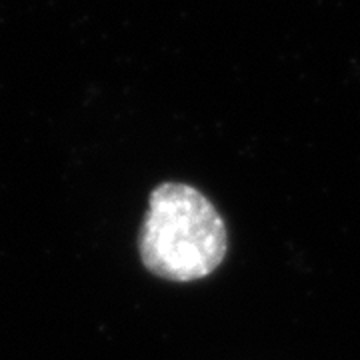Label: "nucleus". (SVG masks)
<instances>
[{
	"label": "nucleus",
	"instance_id": "f257e3e1",
	"mask_svg": "<svg viewBox=\"0 0 360 360\" xmlns=\"http://www.w3.org/2000/svg\"><path fill=\"white\" fill-rule=\"evenodd\" d=\"M139 255L144 269L162 281H202L229 255V229L205 193L184 182H162L148 196Z\"/></svg>",
	"mask_w": 360,
	"mask_h": 360
}]
</instances>
